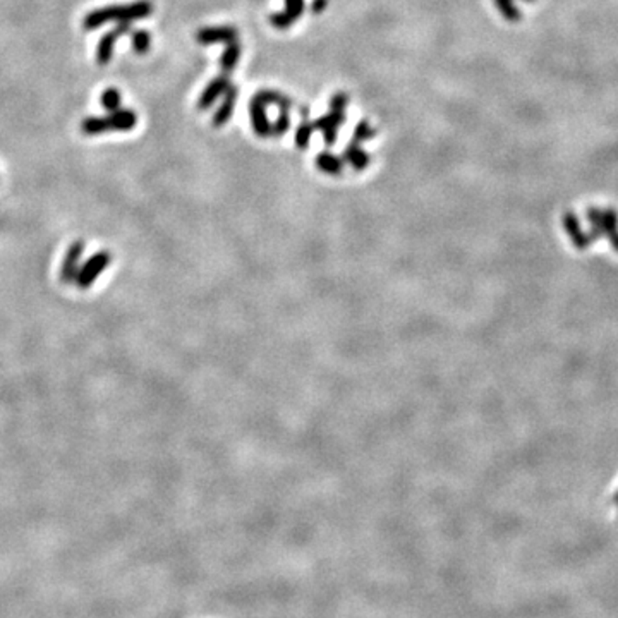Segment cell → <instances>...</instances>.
Returning a JSON list of instances; mask_svg holds the SVG:
<instances>
[{
    "mask_svg": "<svg viewBox=\"0 0 618 618\" xmlns=\"http://www.w3.org/2000/svg\"><path fill=\"white\" fill-rule=\"evenodd\" d=\"M150 46H151V36L148 31L137 30L132 33V49H135L136 53L144 55V53L150 52Z\"/></svg>",
    "mask_w": 618,
    "mask_h": 618,
    "instance_id": "15",
    "label": "cell"
},
{
    "mask_svg": "<svg viewBox=\"0 0 618 618\" xmlns=\"http://www.w3.org/2000/svg\"><path fill=\"white\" fill-rule=\"evenodd\" d=\"M237 30L234 26H215V28H201L196 33V40L200 45H216V43H234L237 42Z\"/></svg>",
    "mask_w": 618,
    "mask_h": 618,
    "instance_id": "5",
    "label": "cell"
},
{
    "mask_svg": "<svg viewBox=\"0 0 618 618\" xmlns=\"http://www.w3.org/2000/svg\"><path fill=\"white\" fill-rule=\"evenodd\" d=\"M81 252H83V246L79 244V242L78 244L72 246L71 251H69L66 265H64V270H62V280L64 282L72 280V278L76 277V266H78V259H79V256H81Z\"/></svg>",
    "mask_w": 618,
    "mask_h": 618,
    "instance_id": "12",
    "label": "cell"
},
{
    "mask_svg": "<svg viewBox=\"0 0 618 618\" xmlns=\"http://www.w3.org/2000/svg\"><path fill=\"white\" fill-rule=\"evenodd\" d=\"M313 129L314 126L311 124L308 119H304V121L301 122V126L298 128V132H295V144H298L299 148L308 146L311 135H313Z\"/></svg>",
    "mask_w": 618,
    "mask_h": 618,
    "instance_id": "18",
    "label": "cell"
},
{
    "mask_svg": "<svg viewBox=\"0 0 618 618\" xmlns=\"http://www.w3.org/2000/svg\"><path fill=\"white\" fill-rule=\"evenodd\" d=\"M349 105V95L347 93H335L330 98V110L338 112V114H345V108Z\"/></svg>",
    "mask_w": 618,
    "mask_h": 618,
    "instance_id": "21",
    "label": "cell"
},
{
    "mask_svg": "<svg viewBox=\"0 0 618 618\" xmlns=\"http://www.w3.org/2000/svg\"><path fill=\"white\" fill-rule=\"evenodd\" d=\"M615 504H618V493H617V497H615Z\"/></svg>",
    "mask_w": 618,
    "mask_h": 618,
    "instance_id": "23",
    "label": "cell"
},
{
    "mask_svg": "<svg viewBox=\"0 0 618 618\" xmlns=\"http://www.w3.org/2000/svg\"><path fill=\"white\" fill-rule=\"evenodd\" d=\"M495 6L498 7L504 19L507 21H519L520 10L514 6V0H495Z\"/></svg>",
    "mask_w": 618,
    "mask_h": 618,
    "instance_id": "16",
    "label": "cell"
},
{
    "mask_svg": "<svg viewBox=\"0 0 618 618\" xmlns=\"http://www.w3.org/2000/svg\"><path fill=\"white\" fill-rule=\"evenodd\" d=\"M100 102H102V107L105 108V110H108V112L117 110V108H121V93H119L115 88L105 89V92L102 93V100H100Z\"/></svg>",
    "mask_w": 618,
    "mask_h": 618,
    "instance_id": "17",
    "label": "cell"
},
{
    "mask_svg": "<svg viewBox=\"0 0 618 618\" xmlns=\"http://www.w3.org/2000/svg\"><path fill=\"white\" fill-rule=\"evenodd\" d=\"M526 2H534V0H526Z\"/></svg>",
    "mask_w": 618,
    "mask_h": 618,
    "instance_id": "24",
    "label": "cell"
},
{
    "mask_svg": "<svg viewBox=\"0 0 618 618\" xmlns=\"http://www.w3.org/2000/svg\"><path fill=\"white\" fill-rule=\"evenodd\" d=\"M327 7H328V0H313V3H311V12L321 14Z\"/></svg>",
    "mask_w": 618,
    "mask_h": 618,
    "instance_id": "22",
    "label": "cell"
},
{
    "mask_svg": "<svg viewBox=\"0 0 618 618\" xmlns=\"http://www.w3.org/2000/svg\"><path fill=\"white\" fill-rule=\"evenodd\" d=\"M304 12V0H285V9L270 16V24L277 30H289Z\"/></svg>",
    "mask_w": 618,
    "mask_h": 618,
    "instance_id": "4",
    "label": "cell"
},
{
    "mask_svg": "<svg viewBox=\"0 0 618 618\" xmlns=\"http://www.w3.org/2000/svg\"><path fill=\"white\" fill-rule=\"evenodd\" d=\"M131 31V23H117V28L108 33H105L100 40L98 46H96V64L98 66H107L112 60V53H114L115 42L119 40V36L126 35Z\"/></svg>",
    "mask_w": 618,
    "mask_h": 618,
    "instance_id": "3",
    "label": "cell"
},
{
    "mask_svg": "<svg viewBox=\"0 0 618 618\" xmlns=\"http://www.w3.org/2000/svg\"><path fill=\"white\" fill-rule=\"evenodd\" d=\"M345 158L354 165V169H357V171H361V169L366 167L368 162H370V157H368V155L361 150V146L356 143V141H352V143L347 146Z\"/></svg>",
    "mask_w": 618,
    "mask_h": 618,
    "instance_id": "13",
    "label": "cell"
},
{
    "mask_svg": "<svg viewBox=\"0 0 618 618\" xmlns=\"http://www.w3.org/2000/svg\"><path fill=\"white\" fill-rule=\"evenodd\" d=\"M375 135H377V131H375L366 121H361L359 124L356 126V129H354V141H356V143H361V141L371 139V137H375Z\"/></svg>",
    "mask_w": 618,
    "mask_h": 618,
    "instance_id": "19",
    "label": "cell"
},
{
    "mask_svg": "<svg viewBox=\"0 0 618 618\" xmlns=\"http://www.w3.org/2000/svg\"><path fill=\"white\" fill-rule=\"evenodd\" d=\"M289 128H291V115H289V112L280 110V115H278V119L272 126V135L282 136L284 132L289 131Z\"/></svg>",
    "mask_w": 618,
    "mask_h": 618,
    "instance_id": "20",
    "label": "cell"
},
{
    "mask_svg": "<svg viewBox=\"0 0 618 618\" xmlns=\"http://www.w3.org/2000/svg\"><path fill=\"white\" fill-rule=\"evenodd\" d=\"M343 122H345V114H338V112L330 110L327 115L318 119L313 126L314 129L323 131L325 143H327L328 146H332V144L335 143V139H337V129L341 128Z\"/></svg>",
    "mask_w": 618,
    "mask_h": 618,
    "instance_id": "8",
    "label": "cell"
},
{
    "mask_svg": "<svg viewBox=\"0 0 618 618\" xmlns=\"http://www.w3.org/2000/svg\"><path fill=\"white\" fill-rule=\"evenodd\" d=\"M316 164H318V167L321 169V171H325V172H328V173H337V172H341V169H342L341 160H338V158L335 157V155L327 153V151H325V153H321V155H318Z\"/></svg>",
    "mask_w": 618,
    "mask_h": 618,
    "instance_id": "14",
    "label": "cell"
},
{
    "mask_svg": "<svg viewBox=\"0 0 618 618\" xmlns=\"http://www.w3.org/2000/svg\"><path fill=\"white\" fill-rule=\"evenodd\" d=\"M107 265H108V256L105 255V252H102V255H98V256H95V258L89 259L88 265H86L85 268H83L81 275H78L79 285H83V287H88V285L92 284V282L95 280L96 277H98V273L102 272V270Z\"/></svg>",
    "mask_w": 618,
    "mask_h": 618,
    "instance_id": "10",
    "label": "cell"
},
{
    "mask_svg": "<svg viewBox=\"0 0 618 618\" xmlns=\"http://www.w3.org/2000/svg\"><path fill=\"white\" fill-rule=\"evenodd\" d=\"M137 122V115L131 108H117L105 117H88L81 122V131L86 136L102 135L107 131H131Z\"/></svg>",
    "mask_w": 618,
    "mask_h": 618,
    "instance_id": "2",
    "label": "cell"
},
{
    "mask_svg": "<svg viewBox=\"0 0 618 618\" xmlns=\"http://www.w3.org/2000/svg\"><path fill=\"white\" fill-rule=\"evenodd\" d=\"M237 86H232L230 85L229 88H227V92L223 93V102L220 103V107L216 108V112H215V115H213V126H215V128H222V126H225L227 122H229V119L232 117V114H234V108H236V103H237Z\"/></svg>",
    "mask_w": 618,
    "mask_h": 618,
    "instance_id": "9",
    "label": "cell"
},
{
    "mask_svg": "<svg viewBox=\"0 0 618 618\" xmlns=\"http://www.w3.org/2000/svg\"><path fill=\"white\" fill-rule=\"evenodd\" d=\"M229 86H230V81H229V74H227V72H222L220 76H216L215 79H212V81L206 85L203 93H201L200 100H198V108H200V110H206V108L212 107V105L215 103L216 100H218L220 96L227 92V88H229Z\"/></svg>",
    "mask_w": 618,
    "mask_h": 618,
    "instance_id": "6",
    "label": "cell"
},
{
    "mask_svg": "<svg viewBox=\"0 0 618 618\" xmlns=\"http://www.w3.org/2000/svg\"><path fill=\"white\" fill-rule=\"evenodd\" d=\"M249 115H251L252 129H255L256 135L261 137L272 135V124H270L268 115H266V103L256 95L249 102Z\"/></svg>",
    "mask_w": 618,
    "mask_h": 618,
    "instance_id": "7",
    "label": "cell"
},
{
    "mask_svg": "<svg viewBox=\"0 0 618 618\" xmlns=\"http://www.w3.org/2000/svg\"><path fill=\"white\" fill-rule=\"evenodd\" d=\"M241 45H239V42H234V43H229V45L225 46V50H223V55L220 57V67L223 69V72H227V74H229V72H232L234 69H236V66H237V62H239V59H241Z\"/></svg>",
    "mask_w": 618,
    "mask_h": 618,
    "instance_id": "11",
    "label": "cell"
},
{
    "mask_svg": "<svg viewBox=\"0 0 618 618\" xmlns=\"http://www.w3.org/2000/svg\"><path fill=\"white\" fill-rule=\"evenodd\" d=\"M151 12H153V3L150 0H137V2L126 3V6H107L86 14V17L83 19V26L86 31H93L103 26L108 21L131 23V21L151 16Z\"/></svg>",
    "mask_w": 618,
    "mask_h": 618,
    "instance_id": "1",
    "label": "cell"
}]
</instances>
